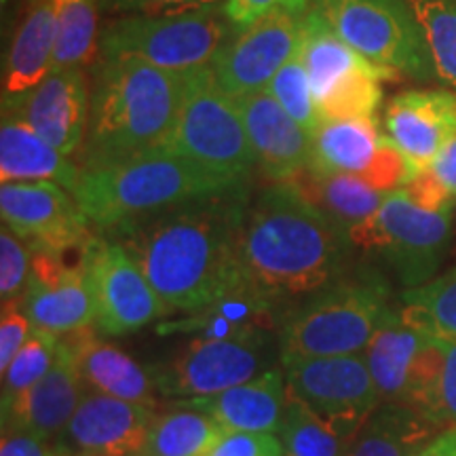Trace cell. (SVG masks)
Returning <instances> with one entry per match:
<instances>
[{
	"instance_id": "obj_13",
	"label": "cell",
	"mask_w": 456,
	"mask_h": 456,
	"mask_svg": "<svg viewBox=\"0 0 456 456\" xmlns=\"http://www.w3.org/2000/svg\"><path fill=\"white\" fill-rule=\"evenodd\" d=\"M305 13L275 9L248 26H232L212 61L216 81L232 100L269 89L275 74L298 55Z\"/></svg>"
},
{
	"instance_id": "obj_4",
	"label": "cell",
	"mask_w": 456,
	"mask_h": 456,
	"mask_svg": "<svg viewBox=\"0 0 456 456\" xmlns=\"http://www.w3.org/2000/svg\"><path fill=\"white\" fill-rule=\"evenodd\" d=\"M243 186H249V180L226 178L159 148L110 167L83 171L72 195L98 231L110 232L171 205Z\"/></svg>"
},
{
	"instance_id": "obj_41",
	"label": "cell",
	"mask_w": 456,
	"mask_h": 456,
	"mask_svg": "<svg viewBox=\"0 0 456 456\" xmlns=\"http://www.w3.org/2000/svg\"><path fill=\"white\" fill-rule=\"evenodd\" d=\"M32 330V322L21 306V298L3 302V313H0V372L9 368L11 359L26 345Z\"/></svg>"
},
{
	"instance_id": "obj_19",
	"label": "cell",
	"mask_w": 456,
	"mask_h": 456,
	"mask_svg": "<svg viewBox=\"0 0 456 456\" xmlns=\"http://www.w3.org/2000/svg\"><path fill=\"white\" fill-rule=\"evenodd\" d=\"M87 391L89 387L83 383L72 353L60 336V349L47 376L21 395L3 397V436L26 433L51 444L66 429Z\"/></svg>"
},
{
	"instance_id": "obj_5",
	"label": "cell",
	"mask_w": 456,
	"mask_h": 456,
	"mask_svg": "<svg viewBox=\"0 0 456 456\" xmlns=\"http://www.w3.org/2000/svg\"><path fill=\"white\" fill-rule=\"evenodd\" d=\"M393 311L389 288L376 273L345 275L283 311L281 359L363 353Z\"/></svg>"
},
{
	"instance_id": "obj_21",
	"label": "cell",
	"mask_w": 456,
	"mask_h": 456,
	"mask_svg": "<svg viewBox=\"0 0 456 456\" xmlns=\"http://www.w3.org/2000/svg\"><path fill=\"white\" fill-rule=\"evenodd\" d=\"M260 169L273 182L292 180L311 163V134L283 110L269 91L237 100Z\"/></svg>"
},
{
	"instance_id": "obj_8",
	"label": "cell",
	"mask_w": 456,
	"mask_h": 456,
	"mask_svg": "<svg viewBox=\"0 0 456 456\" xmlns=\"http://www.w3.org/2000/svg\"><path fill=\"white\" fill-rule=\"evenodd\" d=\"M309 9L380 70L437 83L423 34L403 0H311Z\"/></svg>"
},
{
	"instance_id": "obj_14",
	"label": "cell",
	"mask_w": 456,
	"mask_h": 456,
	"mask_svg": "<svg viewBox=\"0 0 456 456\" xmlns=\"http://www.w3.org/2000/svg\"><path fill=\"white\" fill-rule=\"evenodd\" d=\"M3 226L30 249L83 252L94 239V222L77 199L55 182H4L0 186Z\"/></svg>"
},
{
	"instance_id": "obj_42",
	"label": "cell",
	"mask_w": 456,
	"mask_h": 456,
	"mask_svg": "<svg viewBox=\"0 0 456 456\" xmlns=\"http://www.w3.org/2000/svg\"><path fill=\"white\" fill-rule=\"evenodd\" d=\"M311 0H226L222 13L232 26H248L252 21L260 20L262 15L271 13L275 9H289L305 13L309 9Z\"/></svg>"
},
{
	"instance_id": "obj_34",
	"label": "cell",
	"mask_w": 456,
	"mask_h": 456,
	"mask_svg": "<svg viewBox=\"0 0 456 456\" xmlns=\"http://www.w3.org/2000/svg\"><path fill=\"white\" fill-rule=\"evenodd\" d=\"M429 51L436 81L456 91V0H403Z\"/></svg>"
},
{
	"instance_id": "obj_44",
	"label": "cell",
	"mask_w": 456,
	"mask_h": 456,
	"mask_svg": "<svg viewBox=\"0 0 456 456\" xmlns=\"http://www.w3.org/2000/svg\"><path fill=\"white\" fill-rule=\"evenodd\" d=\"M429 171L433 178L440 182L444 191L448 192V197L456 199V135H452L446 144L442 146V151L437 152L436 161L431 163Z\"/></svg>"
},
{
	"instance_id": "obj_36",
	"label": "cell",
	"mask_w": 456,
	"mask_h": 456,
	"mask_svg": "<svg viewBox=\"0 0 456 456\" xmlns=\"http://www.w3.org/2000/svg\"><path fill=\"white\" fill-rule=\"evenodd\" d=\"M57 349H60V336L45 330H32L30 338L3 372V397L21 395L45 379L53 366Z\"/></svg>"
},
{
	"instance_id": "obj_25",
	"label": "cell",
	"mask_w": 456,
	"mask_h": 456,
	"mask_svg": "<svg viewBox=\"0 0 456 456\" xmlns=\"http://www.w3.org/2000/svg\"><path fill=\"white\" fill-rule=\"evenodd\" d=\"M83 169L57 152L13 110H3L0 125V180L55 182L74 192Z\"/></svg>"
},
{
	"instance_id": "obj_47",
	"label": "cell",
	"mask_w": 456,
	"mask_h": 456,
	"mask_svg": "<svg viewBox=\"0 0 456 456\" xmlns=\"http://www.w3.org/2000/svg\"><path fill=\"white\" fill-rule=\"evenodd\" d=\"M26 3H32V0H26Z\"/></svg>"
},
{
	"instance_id": "obj_20",
	"label": "cell",
	"mask_w": 456,
	"mask_h": 456,
	"mask_svg": "<svg viewBox=\"0 0 456 456\" xmlns=\"http://www.w3.org/2000/svg\"><path fill=\"white\" fill-rule=\"evenodd\" d=\"M283 309L248 275L232 281L212 302L178 322H161L159 334H182L191 338H232L258 330L279 332Z\"/></svg>"
},
{
	"instance_id": "obj_39",
	"label": "cell",
	"mask_w": 456,
	"mask_h": 456,
	"mask_svg": "<svg viewBox=\"0 0 456 456\" xmlns=\"http://www.w3.org/2000/svg\"><path fill=\"white\" fill-rule=\"evenodd\" d=\"M226 0H98L102 13L108 15H184L216 11Z\"/></svg>"
},
{
	"instance_id": "obj_1",
	"label": "cell",
	"mask_w": 456,
	"mask_h": 456,
	"mask_svg": "<svg viewBox=\"0 0 456 456\" xmlns=\"http://www.w3.org/2000/svg\"><path fill=\"white\" fill-rule=\"evenodd\" d=\"M249 186L192 199L104 232L127 249L167 315H191L243 275L239 235Z\"/></svg>"
},
{
	"instance_id": "obj_15",
	"label": "cell",
	"mask_w": 456,
	"mask_h": 456,
	"mask_svg": "<svg viewBox=\"0 0 456 456\" xmlns=\"http://www.w3.org/2000/svg\"><path fill=\"white\" fill-rule=\"evenodd\" d=\"M157 416L155 408L89 389L49 448L57 456H135L144 448Z\"/></svg>"
},
{
	"instance_id": "obj_38",
	"label": "cell",
	"mask_w": 456,
	"mask_h": 456,
	"mask_svg": "<svg viewBox=\"0 0 456 456\" xmlns=\"http://www.w3.org/2000/svg\"><path fill=\"white\" fill-rule=\"evenodd\" d=\"M32 275V249L24 239L3 226L0 231V298H21Z\"/></svg>"
},
{
	"instance_id": "obj_17",
	"label": "cell",
	"mask_w": 456,
	"mask_h": 456,
	"mask_svg": "<svg viewBox=\"0 0 456 456\" xmlns=\"http://www.w3.org/2000/svg\"><path fill=\"white\" fill-rule=\"evenodd\" d=\"M91 89L81 68H57L24 100L3 110L20 114L64 157L81 155L89 125Z\"/></svg>"
},
{
	"instance_id": "obj_18",
	"label": "cell",
	"mask_w": 456,
	"mask_h": 456,
	"mask_svg": "<svg viewBox=\"0 0 456 456\" xmlns=\"http://www.w3.org/2000/svg\"><path fill=\"white\" fill-rule=\"evenodd\" d=\"M385 135L406 159L412 178L423 174L456 135V91L444 87L397 94L385 110Z\"/></svg>"
},
{
	"instance_id": "obj_31",
	"label": "cell",
	"mask_w": 456,
	"mask_h": 456,
	"mask_svg": "<svg viewBox=\"0 0 456 456\" xmlns=\"http://www.w3.org/2000/svg\"><path fill=\"white\" fill-rule=\"evenodd\" d=\"M222 433L208 414L169 406L159 412L151 436L135 456H201Z\"/></svg>"
},
{
	"instance_id": "obj_29",
	"label": "cell",
	"mask_w": 456,
	"mask_h": 456,
	"mask_svg": "<svg viewBox=\"0 0 456 456\" xmlns=\"http://www.w3.org/2000/svg\"><path fill=\"white\" fill-rule=\"evenodd\" d=\"M442 427L403 402H380L359 429L346 456H414Z\"/></svg>"
},
{
	"instance_id": "obj_28",
	"label": "cell",
	"mask_w": 456,
	"mask_h": 456,
	"mask_svg": "<svg viewBox=\"0 0 456 456\" xmlns=\"http://www.w3.org/2000/svg\"><path fill=\"white\" fill-rule=\"evenodd\" d=\"M288 182L346 237L353 228L372 218L389 195L370 186L359 175L317 174L311 167L298 171Z\"/></svg>"
},
{
	"instance_id": "obj_6",
	"label": "cell",
	"mask_w": 456,
	"mask_h": 456,
	"mask_svg": "<svg viewBox=\"0 0 456 456\" xmlns=\"http://www.w3.org/2000/svg\"><path fill=\"white\" fill-rule=\"evenodd\" d=\"M163 148L226 178L249 180L258 165L237 100L220 87L212 66L186 74L178 118Z\"/></svg>"
},
{
	"instance_id": "obj_12",
	"label": "cell",
	"mask_w": 456,
	"mask_h": 456,
	"mask_svg": "<svg viewBox=\"0 0 456 456\" xmlns=\"http://www.w3.org/2000/svg\"><path fill=\"white\" fill-rule=\"evenodd\" d=\"M83 258L94 292L98 332L123 336L167 317L163 300L121 243L95 235Z\"/></svg>"
},
{
	"instance_id": "obj_2",
	"label": "cell",
	"mask_w": 456,
	"mask_h": 456,
	"mask_svg": "<svg viewBox=\"0 0 456 456\" xmlns=\"http://www.w3.org/2000/svg\"><path fill=\"white\" fill-rule=\"evenodd\" d=\"M351 248L349 237L289 182H275L248 205L239 262L285 311L345 277Z\"/></svg>"
},
{
	"instance_id": "obj_33",
	"label": "cell",
	"mask_w": 456,
	"mask_h": 456,
	"mask_svg": "<svg viewBox=\"0 0 456 456\" xmlns=\"http://www.w3.org/2000/svg\"><path fill=\"white\" fill-rule=\"evenodd\" d=\"M402 317L437 340L456 342V266L402 294Z\"/></svg>"
},
{
	"instance_id": "obj_11",
	"label": "cell",
	"mask_w": 456,
	"mask_h": 456,
	"mask_svg": "<svg viewBox=\"0 0 456 456\" xmlns=\"http://www.w3.org/2000/svg\"><path fill=\"white\" fill-rule=\"evenodd\" d=\"M281 368L288 391L351 442L380 406V395L362 353L281 359Z\"/></svg>"
},
{
	"instance_id": "obj_7",
	"label": "cell",
	"mask_w": 456,
	"mask_h": 456,
	"mask_svg": "<svg viewBox=\"0 0 456 456\" xmlns=\"http://www.w3.org/2000/svg\"><path fill=\"white\" fill-rule=\"evenodd\" d=\"M232 24L222 9L184 15H117L100 32L98 57H138L188 74L212 66Z\"/></svg>"
},
{
	"instance_id": "obj_3",
	"label": "cell",
	"mask_w": 456,
	"mask_h": 456,
	"mask_svg": "<svg viewBox=\"0 0 456 456\" xmlns=\"http://www.w3.org/2000/svg\"><path fill=\"white\" fill-rule=\"evenodd\" d=\"M186 74L161 70L138 57H98L78 167H110L163 148L178 118Z\"/></svg>"
},
{
	"instance_id": "obj_40",
	"label": "cell",
	"mask_w": 456,
	"mask_h": 456,
	"mask_svg": "<svg viewBox=\"0 0 456 456\" xmlns=\"http://www.w3.org/2000/svg\"><path fill=\"white\" fill-rule=\"evenodd\" d=\"M201 456H285L277 433L224 431Z\"/></svg>"
},
{
	"instance_id": "obj_24",
	"label": "cell",
	"mask_w": 456,
	"mask_h": 456,
	"mask_svg": "<svg viewBox=\"0 0 456 456\" xmlns=\"http://www.w3.org/2000/svg\"><path fill=\"white\" fill-rule=\"evenodd\" d=\"M53 0H32L21 15L3 61V108L13 106L53 70Z\"/></svg>"
},
{
	"instance_id": "obj_37",
	"label": "cell",
	"mask_w": 456,
	"mask_h": 456,
	"mask_svg": "<svg viewBox=\"0 0 456 456\" xmlns=\"http://www.w3.org/2000/svg\"><path fill=\"white\" fill-rule=\"evenodd\" d=\"M269 94L275 98L285 112L300 125L302 129H306L313 134L322 118H319V110L315 104V95H313L309 74L305 70L300 55H294L292 60L285 64L281 70L275 74L269 85Z\"/></svg>"
},
{
	"instance_id": "obj_27",
	"label": "cell",
	"mask_w": 456,
	"mask_h": 456,
	"mask_svg": "<svg viewBox=\"0 0 456 456\" xmlns=\"http://www.w3.org/2000/svg\"><path fill=\"white\" fill-rule=\"evenodd\" d=\"M429 338L419 328L410 326L402 311H393L387 317L363 351L380 402H406L416 362Z\"/></svg>"
},
{
	"instance_id": "obj_30",
	"label": "cell",
	"mask_w": 456,
	"mask_h": 456,
	"mask_svg": "<svg viewBox=\"0 0 456 456\" xmlns=\"http://www.w3.org/2000/svg\"><path fill=\"white\" fill-rule=\"evenodd\" d=\"M385 135L379 118L322 121L311 134V163L317 174L362 175L374 161Z\"/></svg>"
},
{
	"instance_id": "obj_48",
	"label": "cell",
	"mask_w": 456,
	"mask_h": 456,
	"mask_svg": "<svg viewBox=\"0 0 456 456\" xmlns=\"http://www.w3.org/2000/svg\"><path fill=\"white\" fill-rule=\"evenodd\" d=\"M53 456H57V454H53Z\"/></svg>"
},
{
	"instance_id": "obj_45",
	"label": "cell",
	"mask_w": 456,
	"mask_h": 456,
	"mask_svg": "<svg viewBox=\"0 0 456 456\" xmlns=\"http://www.w3.org/2000/svg\"><path fill=\"white\" fill-rule=\"evenodd\" d=\"M0 456H53L49 444L26 433H9L0 442Z\"/></svg>"
},
{
	"instance_id": "obj_32",
	"label": "cell",
	"mask_w": 456,
	"mask_h": 456,
	"mask_svg": "<svg viewBox=\"0 0 456 456\" xmlns=\"http://www.w3.org/2000/svg\"><path fill=\"white\" fill-rule=\"evenodd\" d=\"M57 68H85L95 61L100 47L98 0H53Z\"/></svg>"
},
{
	"instance_id": "obj_43",
	"label": "cell",
	"mask_w": 456,
	"mask_h": 456,
	"mask_svg": "<svg viewBox=\"0 0 456 456\" xmlns=\"http://www.w3.org/2000/svg\"><path fill=\"white\" fill-rule=\"evenodd\" d=\"M444 351V366L437 393V420L446 427H456V342L440 340Z\"/></svg>"
},
{
	"instance_id": "obj_16",
	"label": "cell",
	"mask_w": 456,
	"mask_h": 456,
	"mask_svg": "<svg viewBox=\"0 0 456 456\" xmlns=\"http://www.w3.org/2000/svg\"><path fill=\"white\" fill-rule=\"evenodd\" d=\"M21 306L34 330L55 336L95 326V302L85 258L70 262L68 254L32 249V275Z\"/></svg>"
},
{
	"instance_id": "obj_26",
	"label": "cell",
	"mask_w": 456,
	"mask_h": 456,
	"mask_svg": "<svg viewBox=\"0 0 456 456\" xmlns=\"http://www.w3.org/2000/svg\"><path fill=\"white\" fill-rule=\"evenodd\" d=\"M298 55L305 64V70L309 74L315 104L323 102L330 94L340 89L342 85L351 83L353 78L362 74L383 72L393 77L391 72L380 70L374 64H370L363 55H359L355 49H351L342 38L336 34L328 21L322 15H317L313 9H306L305 20H302V38Z\"/></svg>"
},
{
	"instance_id": "obj_22",
	"label": "cell",
	"mask_w": 456,
	"mask_h": 456,
	"mask_svg": "<svg viewBox=\"0 0 456 456\" xmlns=\"http://www.w3.org/2000/svg\"><path fill=\"white\" fill-rule=\"evenodd\" d=\"M72 353L74 366L91 391L159 410L161 399L148 366L135 362L117 345L100 338L94 326L61 336Z\"/></svg>"
},
{
	"instance_id": "obj_23",
	"label": "cell",
	"mask_w": 456,
	"mask_h": 456,
	"mask_svg": "<svg viewBox=\"0 0 456 456\" xmlns=\"http://www.w3.org/2000/svg\"><path fill=\"white\" fill-rule=\"evenodd\" d=\"M288 385L283 368H273L248 383L203 397H182L169 406L191 408L208 414L224 431L277 433L281 425Z\"/></svg>"
},
{
	"instance_id": "obj_10",
	"label": "cell",
	"mask_w": 456,
	"mask_h": 456,
	"mask_svg": "<svg viewBox=\"0 0 456 456\" xmlns=\"http://www.w3.org/2000/svg\"><path fill=\"white\" fill-rule=\"evenodd\" d=\"M281 363L275 330L232 338H191L178 355L151 363L152 383L167 399L203 397L232 389Z\"/></svg>"
},
{
	"instance_id": "obj_9",
	"label": "cell",
	"mask_w": 456,
	"mask_h": 456,
	"mask_svg": "<svg viewBox=\"0 0 456 456\" xmlns=\"http://www.w3.org/2000/svg\"><path fill=\"white\" fill-rule=\"evenodd\" d=\"M351 245L376 252L403 288L425 285L440 271L452 239V208L425 209L403 188L385 197L372 218L351 231Z\"/></svg>"
},
{
	"instance_id": "obj_35",
	"label": "cell",
	"mask_w": 456,
	"mask_h": 456,
	"mask_svg": "<svg viewBox=\"0 0 456 456\" xmlns=\"http://www.w3.org/2000/svg\"><path fill=\"white\" fill-rule=\"evenodd\" d=\"M277 436L285 456H346L353 444L289 391Z\"/></svg>"
},
{
	"instance_id": "obj_46",
	"label": "cell",
	"mask_w": 456,
	"mask_h": 456,
	"mask_svg": "<svg viewBox=\"0 0 456 456\" xmlns=\"http://www.w3.org/2000/svg\"><path fill=\"white\" fill-rule=\"evenodd\" d=\"M414 456H456V427H446Z\"/></svg>"
}]
</instances>
